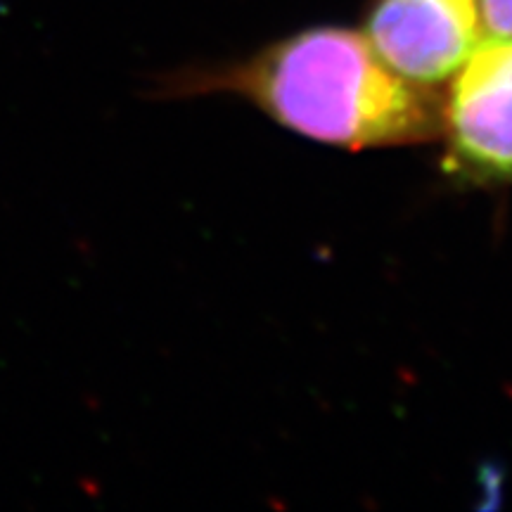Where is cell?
Returning a JSON list of instances; mask_svg holds the SVG:
<instances>
[{
	"mask_svg": "<svg viewBox=\"0 0 512 512\" xmlns=\"http://www.w3.org/2000/svg\"><path fill=\"white\" fill-rule=\"evenodd\" d=\"M482 31L479 0H375L363 36L394 74L434 91L458 72Z\"/></svg>",
	"mask_w": 512,
	"mask_h": 512,
	"instance_id": "3",
	"label": "cell"
},
{
	"mask_svg": "<svg viewBox=\"0 0 512 512\" xmlns=\"http://www.w3.org/2000/svg\"><path fill=\"white\" fill-rule=\"evenodd\" d=\"M446 83V171L472 183H512V36L482 38Z\"/></svg>",
	"mask_w": 512,
	"mask_h": 512,
	"instance_id": "2",
	"label": "cell"
},
{
	"mask_svg": "<svg viewBox=\"0 0 512 512\" xmlns=\"http://www.w3.org/2000/svg\"><path fill=\"white\" fill-rule=\"evenodd\" d=\"M486 36H512V0H479Z\"/></svg>",
	"mask_w": 512,
	"mask_h": 512,
	"instance_id": "4",
	"label": "cell"
},
{
	"mask_svg": "<svg viewBox=\"0 0 512 512\" xmlns=\"http://www.w3.org/2000/svg\"><path fill=\"white\" fill-rule=\"evenodd\" d=\"M197 91L240 95L299 136L347 150L427 143L439 136V98L401 79L349 29L318 27L252 60L195 76Z\"/></svg>",
	"mask_w": 512,
	"mask_h": 512,
	"instance_id": "1",
	"label": "cell"
}]
</instances>
